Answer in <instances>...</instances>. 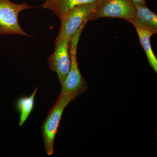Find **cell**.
Segmentation results:
<instances>
[{
	"mask_svg": "<svg viewBox=\"0 0 157 157\" xmlns=\"http://www.w3.org/2000/svg\"><path fill=\"white\" fill-rule=\"evenodd\" d=\"M77 97L76 95L72 93H61L56 103L42 124V136L44 148L48 155H53L55 139L63 112L68 104Z\"/></svg>",
	"mask_w": 157,
	"mask_h": 157,
	"instance_id": "obj_1",
	"label": "cell"
},
{
	"mask_svg": "<svg viewBox=\"0 0 157 157\" xmlns=\"http://www.w3.org/2000/svg\"><path fill=\"white\" fill-rule=\"evenodd\" d=\"M89 21L90 20L87 19L83 23L70 40L69 47L70 59V71L64 82L62 85L61 93H72L78 97L87 90V83L82 76L78 68L77 49L82 32Z\"/></svg>",
	"mask_w": 157,
	"mask_h": 157,
	"instance_id": "obj_2",
	"label": "cell"
},
{
	"mask_svg": "<svg viewBox=\"0 0 157 157\" xmlns=\"http://www.w3.org/2000/svg\"><path fill=\"white\" fill-rule=\"evenodd\" d=\"M95 8V4H87L76 6L67 11L60 18L61 24L56 41L72 39L83 23L90 19Z\"/></svg>",
	"mask_w": 157,
	"mask_h": 157,
	"instance_id": "obj_3",
	"label": "cell"
},
{
	"mask_svg": "<svg viewBox=\"0 0 157 157\" xmlns=\"http://www.w3.org/2000/svg\"><path fill=\"white\" fill-rule=\"evenodd\" d=\"M33 8L26 3L17 4L10 0H0V35L29 36L21 27L18 16L21 11Z\"/></svg>",
	"mask_w": 157,
	"mask_h": 157,
	"instance_id": "obj_4",
	"label": "cell"
},
{
	"mask_svg": "<svg viewBox=\"0 0 157 157\" xmlns=\"http://www.w3.org/2000/svg\"><path fill=\"white\" fill-rule=\"evenodd\" d=\"M90 21L101 17L123 18L129 21L135 17V9L129 0H97Z\"/></svg>",
	"mask_w": 157,
	"mask_h": 157,
	"instance_id": "obj_5",
	"label": "cell"
},
{
	"mask_svg": "<svg viewBox=\"0 0 157 157\" xmlns=\"http://www.w3.org/2000/svg\"><path fill=\"white\" fill-rule=\"evenodd\" d=\"M70 40L64 39L55 41L54 52L48 59L50 70L57 74L61 86L64 82L70 71V59L69 47Z\"/></svg>",
	"mask_w": 157,
	"mask_h": 157,
	"instance_id": "obj_6",
	"label": "cell"
},
{
	"mask_svg": "<svg viewBox=\"0 0 157 157\" xmlns=\"http://www.w3.org/2000/svg\"><path fill=\"white\" fill-rule=\"evenodd\" d=\"M97 0H45L42 7L51 10L60 18L65 13L76 6L95 4Z\"/></svg>",
	"mask_w": 157,
	"mask_h": 157,
	"instance_id": "obj_7",
	"label": "cell"
},
{
	"mask_svg": "<svg viewBox=\"0 0 157 157\" xmlns=\"http://www.w3.org/2000/svg\"><path fill=\"white\" fill-rule=\"evenodd\" d=\"M137 30L140 45L145 51L149 63L151 67L157 73V59L155 56L151 44L150 38L153 35L157 33V31L133 24Z\"/></svg>",
	"mask_w": 157,
	"mask_h": 157,
	"instance_id": "obj_8",
	"label": "cell"
},
{
	"mask_svg": "<svg viewBox=\"0 0 157 157\" xmlns=\"http://www.w3.org/2000/svg\"><path fill=\"white\" fill-rule=\"evenodd\" d=\"M135 17L129 22L157 31V14L146 6H134Z\"/></svg>",
	"mask_w": 157,
	"mask_h": 157,
	"instance_id": "obj_9",
	"label": "cell"
},
{
	"mask_svg": "<svg viewBox=\"0 0 157 157\" xmlns=\"http://www.w3.org/2000/svg\"><path fill=\"white\" fill-rule=\"evenodd\" d=\"M38 89V87L35 89L31 95L21 97L16 102V107L20 113V121L18 123L20 127L23 125L33 109L35 96Z\"/></svg>",
	"mask_w": 157,
	"mask_h": 157,
	"instance_id": "obj_10",
	"label": "cell"
},
{
	"mask_svg": "<svg viewBox=\"0 0 157 157\" xmlns=\"http://www.w3.org/2000/svg\"><path fill=\"white\" fill-rule=\"evenodd\" d=\"M133 6H146L145 4V0H129Z\"/></svg>",
	"mask_w": 157,
	"mask_h": 157,
	"instance_id": "obj_11",
	"label": "cell"
}]
</instances>
